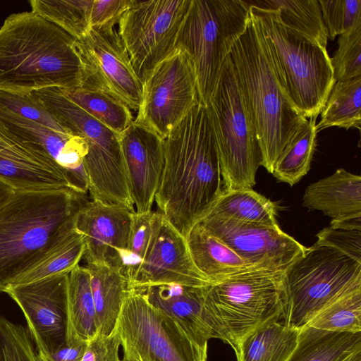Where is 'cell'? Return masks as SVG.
Masks as SVG:
<instances>
[{"label": "cell", "instance_id": "cell-44", "mask_svg": "<svg viewBox=\"0 0 361 361\" xmlns=\"http://www.w3.org/2000/svg\"><path fill=\"white\" fill-rule=\"evenodd\" d=\"M121 341L115 329L109 335L97 333L87 341L81 361H122L118 355Z\"/></svg>", "mask_w": 361, "mask_h": 361}, {"label": "cell", "instance_id": "cell-4", "mask_svg": "<svg viewBox=\"0 0 361 361\" xmlns=\"http://www.w3.org/2000/svg\"><path fill=\"white\" fill-rule=\"evenodd\" d=\"M246 28L229 56L257 136L261 166H274L301 126L304 117L292 102L274 61L268 40L250 11Z\"/></svg>", "mask_w": 361, "mask_h": 361}, {"label": "cell", "instance_id": "cell-30", "mask_svg": "<svg viewBox=\"0 0 361 361\" xmlns=\"http://www.w3.org/2000/svg\"><path fill=\"white\" fill-rule=\"evenodd\" d=\"M248 2L257 7L278 9L286 26L326 48L329 39L318 0H257Z\"/></svg>", "mask_w": 361, "mask_h": 361}, {"label": "cell", "instance_id": "cell-46", "mask_svg": "<svg viewBox=\"0 0 361 361\" xmlns=\"http://www.w3.org/2000/svg\"><path fill=\"white\" fill-rule=\"evenodd\" d=\"M15 190L0 180V208L13 195Z\"/></svg>", "mask_w": 361, "mask_h": 361}, {"label": "cell", "instance_id": "cell-13", "mask_svg": "<svg viewBox=\"0 0 361 361\" xmlns=\"http://www.w3.org/2000/svg\"><path fill=\"white\" fill-rule=\"evenodd\" d=\"M142 82L141 104L133 121L162 140L200 102L192 62L179 48L149 71Z\"/></svg>", "mask_w": 361, "mask_h": 361}, {"label": "cell", "instance_id": "cell-38", "mask_svg": "<svg viewBox=\"0 0 361 361\" xmlns=\"http://www.w3.org/2000/svg\"><path fill=\"white\" fill-rule=\"evenodd\" d=\"M0 361H44L29 331L0 316Z\"/></svg>", "mask_w": 361, "mask_h": 361}, {"label": "cell", "instance_id": "cell-35", "mask_svg": "<svg viewBox=\"0 0 361 361\" xmlns=\"http://www.w3.org/2000/svg\"><path fill=\"white\" fill-rule=\"evenodd\" d=\"M307 326L334 332L361 331V286L351 288L333 300Z\"/></svg>", "mask_w": 361, "mask_h": 361}, {"label": "cell", "instance_id": "cell-31", "mask_svg": "<svg viewBox=\"0 0 361 361\" xmlns=\"http://www.w3.org/2000/svg\"><path fill=\"white\" fill-rule=\"evenodd\" d=\"M320 114L317 133L330 127L360 130L361 76L336 82Z\"/></svg>", "mask_w": 361, "mask_h": 361}, {"label": "cell", "instance_id": "cell-14", "mask_svg": "<svg viewBox=\"0 0 361 361\" xmlns=\"http://www.w3.org/2000/svg\"><path fill=\"white\" fill-rule=\"evenodd\" d=\"M84 64L83 84L98 88L137 111L142 101V82L115 27L91 28L77 39Z\"/></svg>", "mask_w": 361, "mask_h": 361}, {"label": "cell", "instance_id": "cell-27", "mask_svg": "<svg viewBox=\"0 0 361 361\" xmlns=\"http://www.w3.org/2000/svg\"><path fill=\"white\" fill-rule=\"evenodd\" d=\"M361 349V331L334 332L306 326L287 361H343Z\"/></svg>", "mask_w": 361, "mask_h": 361}, {"label": "cell", "instance_id": "cell-21", "mask_svg": "<svg viewBox=\"0 0 361 361\" xmlns=\"http://www.w3.org/2000/svg\"><path fill=\"white\" fill-rule=\"evenodd\" d=\"M0 121L12 133L49 158L63 174L71 189L87 193L88 179L84 166L87 147L82 138L56 132L1 106Z\"/></svg>", "mask_w": 361, "mask_h": 361}, {"label": "cell", "instance_id": "cell-19", "mask_svg": "<svg viewBox=\"0 0 361 361\" xmlns=\"http://www.w3.org/2000/svg\"><path fill=\"white\" fill-rule=\"evenodd\" d=\"M207 286L168 283L133 290L169 315L200 346L207 347L211 338H219L231 345L208 300Z\"/></svg>", "mask_w": 361, "mask_h": 361}, {"label": "cell", "instance_id": "cell-6", "mask_svg": "<svg viewBox=\"0 0 361 361\" xmlns=\"http://www.w3.org/2000/svg\"><path fill=\"white\" fill-rule=\"evenodd\" d=\"M248 1L191 0L179 30L176 48L190 58L200 103L207 106L222 66L250 18Z\"/></svg>", "mask_w": 361, "mask_h": 361}, {"label": "cell", "instance_id": "cell-42", "mask_svg": "<svg viewBox=\"0 0 361 361\" xmlns=\"http://www.w3.org/2000/svg\"><path fill=\"white\" fill-rule=\"evenodd\" d=\"M317 246L333 247L361 262V228L330 225L317 234Z\"/></svg>", "mask_w": 361, "mask_h": 361}, {"label": "cell", "instance_id": "cell-18", "mask_svg": "<svg viewBox=\"0 0 361 361\" xmlns=\"http://www.w3.org/2000/svg\"><path fill=\"white\" fill-rule=\"evenodd\" d=\"M134 213L126 207L94 200L80 209L75 228L84 237L85 264H105L121 272Z\"/></svg>", "mask_w": 361, "mask_h": 361}, {"label": "cell", "instance_id": "cell-33", "mask_svg": "<svg viewBox=\"0 0 361 361\" xmlns=\"http://www.w3.org/2000/svg\"><path fill=\"white\" fill-rule=\"evenodd\" d=\"M316 119L301 126L277 161L272 174L279 180L293 185L309 171L317 145Z\"/></svg>", "mask_w": 361, "mask_h": 361}, {"label": "cell", "instance_id": "cell-25", "mask_svg": "<svg viewBox=\"0 0 361 361\" xmlns=\"http://www.w3.org/2000/svg\"><path fill=\"white\" fill-rule=\"evenodd\" d=\"M85 266L90 276L97 333L109 335L116 328L125 298L130 290L128 280L119 270L105 264Z\"/></svg>", "mask_w": 361, "mask_h": 361}, {"label": "cell", "instance_id": "cell-40", "mask_svg": "<svg viewBox=\"0 0 361 361\" xmlns=\"http://www.w3.org/2000/svg\"><path fill=\"white\" fill-rule=\"evenodd\" d=\"M338 44L331 58L335 81L361 76V25L340 35Z\"/></svg>", "mask_w": 361, "mask_h": 361}, {"label": "cell", "instance_id": "cell-26", "mask_svg": "<svg viewBox=\"0 0 361 361\" xmlns=\"http://www.w3.org/2000/svg\"><path fill=\"white\" fill-rule=\"evenodd\" d=\"M300 331L282 321L267 324L243 338L235 351L238 361H287Z\"/></svg>", "mask_w": 361, "mask_h": 361}, {"label": "cell", "instance_id": "cell-20", "mask_svg": "<svg viewBox=\"0 0 361 361\" xmlns=\"http://www.w3.org/2000/svg\"><path fill=\"white\" fill-rule=\"evenodd\" d=\"M118 138L135 211L150 212L164 169V140L134 121Z\"/></svg>", "mask_w": 361, "mask_h": 361}, {"label": "cell", "instance_id": "cell-23", "mask_svg": "<svg viewBox=\"0 0 361 361\" xmlns=\"http://www.w3.org/2000/svg\"><path fill=\"white\" fill-rule=\"evenodd\" d=\"M302 200L304 207L322 212L332 221L361 217V177L338 169L307 186Z\"/></svg>", "mask_w": 361, "mask_h": 361}, {"label": "cell", "instance_id": "cell-41", "mask_svg": "<svg viewBox=\"0 0 361 361\" xmlns=\"http://www.w3.org/2000/svg\"><path fill=\"white\" fill-rule=\"evenodd\" d=\"M328 39L361 25V0H318Z\"/></svg>", "mask_w": 361, "mask_h": 361}, {"label": "cell", "instance_id": "cell-2", "mask_svg": "<svg viewBox=\"0 0 361 361\" xmlns=\"http://www.w3.org/2000/svg\"><path fill=\"white\" fill-rule=\"evenodd\" d=\"M71 188L15 190L0 208V292L49 257L75 231L90 200Z\"/></svg>", "mask_w": 361, "mask_h": 361}, {"label": "cell", "instance_id": "cell-10", "mask_svg": "<svg viewBox=\"0 0 361 361\" xmlns=\"http://www.w3.org/2000/svg\"><path fill=\"white\" fill-rule=\"evenodd\" d=\"M284 270L247 269L207 287L208 300L235 351L258 328L282 321Z\"/></svg>", "mask_w": 361, "mask_h": 361}, {"label": "cell", "instance_id": "cell-43", "mask_svg": "<svg viewBox=\"0 0 361 361\" xmlns=\"http://www.w3.org/2000/svg\"><path fill=\"white\" fill-rule=\"evenodd\" d=\"M133 0H93L90 26L94 29L113 28L118 23Z\"/></svg>", "mask_w": 361, "mask_h": 361}, {"label": "cell", "instance_id": "cell-32", "mask_svg": "<svg viewBox=\"0 0 361 361\" xmlns=\"http://www.w3.org/2000/svg\"><path fill=\"white\" fill-rule=\"evenodd\" d=\"M66 95L93 118L119 135L133 121L131 110L108 93L87 84L61 89Z\"/></svg>", "mask_w": 361, "mask_h": 361}, {"label": "cell", "instance_id": "cell-1", "mask_svg": "<svg viewBox=\"0 0 361 361\" xmlns=\"http://www.w3.org/2000/svg\"><path fill=\"white\" fill-rule=\"evenodd\" d=\"M164 164L155 195L158 212L184 237L224 190L207 108L196 104L164 139Z\"/></svg>", "mask_w": 361, "mask_h": 361}, {"label": "cell", "instance_id": "cell-16", "mask_svg": "<svg viewBox=\"0 0 361 361\" xmlns=\"http://www.w3.org/2000/svg\"><path fill=\"white\" fill-rule=\"evenodd\" d=\"M197 223L254 269L285 270L307 248L279 226L249 224L210 214H205Z\"/></svg>", "mask_w": 361, "mask_h": 361}, {"label": "cell", "instance_id": "cell-29", "mask_svg": "<svg viewBox=\"0 0 361 361\" xmlns=\"http://www.w3.org/2000/svg\"><path fill=\"white\" fill-rule=\"evenodd\" d=\"M68 336L89 341L97 334V317L90 273L85 266H76L68 281Z\"/></svg>", "mask_w": 361, "mask_h": 361}, {"label": "cell", "instance_id": "cell-36", "mask_svg": "<svg viewBox=\"0 0 361 361\" xmlns=\"http://www.w3.org/2000/svg\"><path fill=\"white\" fill-rule=\"evenodd\" d=\"M85 249L84 237L75 228L68 238L49 257L25 274L15 284L30 283L50 276L70 272L79 264Z\"/></svg>", "mask_w": 361, "mask_h": 361}, {"label": "cell", "instance_id": "cell-39", "mask_svg": "<svg viewBox=\"0 0 361 361\" xmlns=\"http://www.w3.org/2000/svg\"><path fill=\"white\" fill-rule=\"evenodd\" d=\"M0 106L56 132L72 134L49 111L35 92L26 94L0 92Z\"/></svg>", "mask_w": 361, "mask_h": 361}, {"label": "cell", "instance_id": "cell-28", "mask_svg": "<svg viewBox=\"0 0 361 361\" xmlns=\"http://www.w3.org/2000/svg\"><path fill=\"white\" fill-rule=\"evenodd\" d=\"M205 214L253 224L279 226L275 204L252 188L223 190Z\"/></svg>", "mask_w": 361, "mask_h": 361}, {"label": "cell", "instance_id": "cell-22", "mask_svg": "<svg viewBox=\"0 0 361 361\" xmlns=\"http://www.w3.org/2000/svg\"><path fill=\"white\" fill-rule=\"evenodd\" d=\"M0 180L14 190L71 188L54 164L0 121Z\"/></svg>", "mask_w": 361, "mask_h": 361}, {"label": "cell", "instance_id": "cell-17", "mask_svg": "<svg viewBox=\"0 0 361 361\" xmlns=\"http://www.w3.org/2000/svg\"><path fill=\"white\" fill-rule=\"evenodd\" d=\"M168 283L192 286L210 284L195 267L185 237L161 213L156 212L147 252L128 288L137 290Z\"/></svg>", "mask_w": 361, "mask_h": 361}, {"label": "cell", "instance_id": "cell-9", "mask_svg": "<svg viewBox=\"0 0 361 361\" xmlns=\"http://www.w3.org/2000/svg\"><path fill=\"white\" fill-rule=\"evenodd\" d=\"M361 286V262L338 250L312 245L284 270L282 322L302 329L327 305Z\"/></svg>", "mask_w": 361, "mask_h": 361}, {"label": "cell", "instance_id": "cell-5", "mask_svg": "<svg viewBox=\"0 0 361 361\" xmlns=\"http://www.w3.org/2000/svg\"><path fill=\"white\" fill-rule=\"evenodd\" d=\"M250 6L292 102L306 118H317L336 82L326 48L286 26L278 9Z\"/></svg>", "mask_w": 361, "mask_h": 361}, {"label": "cell", "instance_id": "cell-34", "mask_svg": "<svg viewBox=\"0 0 361 361\" xmlns=\"http://www.w3.org/2000/svg\"><path fill=\"white\" fill-rule=\"evenodd\" d=\"M93 0H30L31 11L55 24L76 40L91 30Z\"/></svg>", "mask_w": 361, "mask_h": 361}, {"label": "cell", "instance_id": "cell-47", "mask_svg": "<svg viewBox=\"0 0 361 361\" xmlns=\"http://www.w3.org/2000/svg\"><path fill=\"white\" fill-rule=\"evenodd\" d=\"M343 361H361V349L351 353Z\"/></svg>", "mask_w": 361, "mask_h": 361}, {"label": "cell", "instance_id": "cell-45", "mask_svg": "<svg viewBox=\"0 0 361 361\" xmlns=\"http://www.w3.org/2000/svg\"><path fill=\"white\" fill-rule=\"evenodd\" d=\"M87 345V341L71 336L66 343L57 351L47 356H40L44 361H81Z\"/></svg>", "mask_w": 361, "mask_h": 361}, {"label": "cell", "instance_id": "cell-37", "mask_svg": "<svg viewBox=\"0 0 361 361\" xmlns=\"http://www.w3.org/2000/svg\"><path fill=\"white\" fill-rule=\"evenodd\" d=\"M156 212L134 213L128 250L122 259V274L129 283L136 274L150 242Z\"/></svg>", "mask_w": 361, "mask_h": 361}, {"label": "cell", "instance_id": "cell-15", "mask_svg": "<svg viewBox=\"0 0 361 361\" xmlns=\"http://www.w3.org/2000/svg\"><path fill=\"white\" fill-rule=\"evenodd\" d=\"M69 272L9 286L6 293L23 311L29 333L42 356L63 346L68 336Z\"/></svg>", "mask_w": 361, "mask_h": 361}, {"label": "cell", "instance_id": "cell-7", "mask_svg": "<svg viewBox=\"0 0 361 361\" xmlns=\"http://www.w3.org/2000/svg\"><path fill=\"white\" fill-rule=\"evenodd\" d=\"M206 106L216 139L224 190L252 188L261 166V151L229 55Z\"/></svg>", "mask_w": 361, "mask_h": 361}, {"label": "cell", "instance_id": "cell-24", "mask_svg": "<svg viewBox=\"0 0 361 361\" xmlns=\"http://www.w3.org/2000/svg\"><path fill=\"white\" fill-rule=\"evenodd\" d=\"M191 259L210 283L219 282L250 267L227 245L195 224L185 237Z\"/></svg>", "mask_w": 361, "mask_h": 361}, {"label": "cell", "instance_id": "cell-12", "mask_svg": "<svg viewBox=\"0 0 361 361\" xmlns=\"http://www.w3.org/2000/svg\"><path fill=\"white\" fill-rule=\"evenodd\" d=\"M191 0H133L118 33L141 80L176 49L178 34Z\"/></svg>", "mask_w": 361, "mask_h": 361}, {"label": "cell", "instance_id": "cell-3", "mask_svg": "<svg viewBox=\"0 0 361 361\" xmlns=\"http://www.w3.org/2000/svg\"><path fill=\"white\" fill-rule=\"evenodd\" d=\"M77 41L32 11L13 13L0 27V92L26 94L82 85Z\"/></svg>", "mask_w": 361, "mask_h": 361}, {"label": "cell", "instance_id": "cell-8", "mask_svg": "<svg viewBox=\"0 0 361 361\" xmlns=\"http://www.w3.org/2000/svg\"><path fill=\"white\" fill-rule=\"evenodd\" d=\"M35 92L65 128L85 142L87 153L84 166L92 200L135 212L118 135L78 106L61 89Z\"/></svg>", "mask_w": 361, "mask_h": 361}, {"label": "cell", "instance_id": "cell-11", "mask_svg": "<svg viewBox=\"0 0 361 361\" xmlns=\"http://www.w3.org/2000/svg\"><path fill=\"white\" fill-rule=\"evenodd\" d=\"M115 329L122 361H207V347L196 343L173 319L135 290L128 293Z\"/></svg>", "mask_w": 361, "mask_h": 361}]
</instances>
